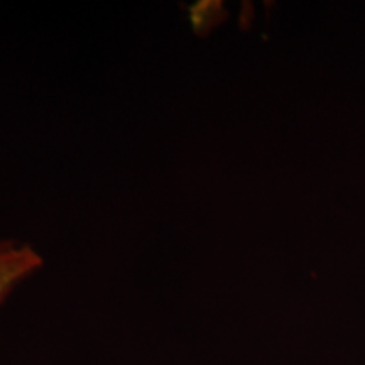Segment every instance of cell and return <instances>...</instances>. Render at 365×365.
I'll return each mask as SVG.
<instances>
[{
  "label": "cell",
  "mask_w": 365,
  "mask_h": 365,
  "mask_svg": "<svg viewBox=\"0 0 365 365\" xmlns=\"http://www.w3.org/2000/svg\"><path fill=\"white\" fill-rule=\"evenodd\" d=\"M43 266V255L27 242L0 240V304Z\"/></svg>",
  "instance_id": "1"
}]
</instances>
